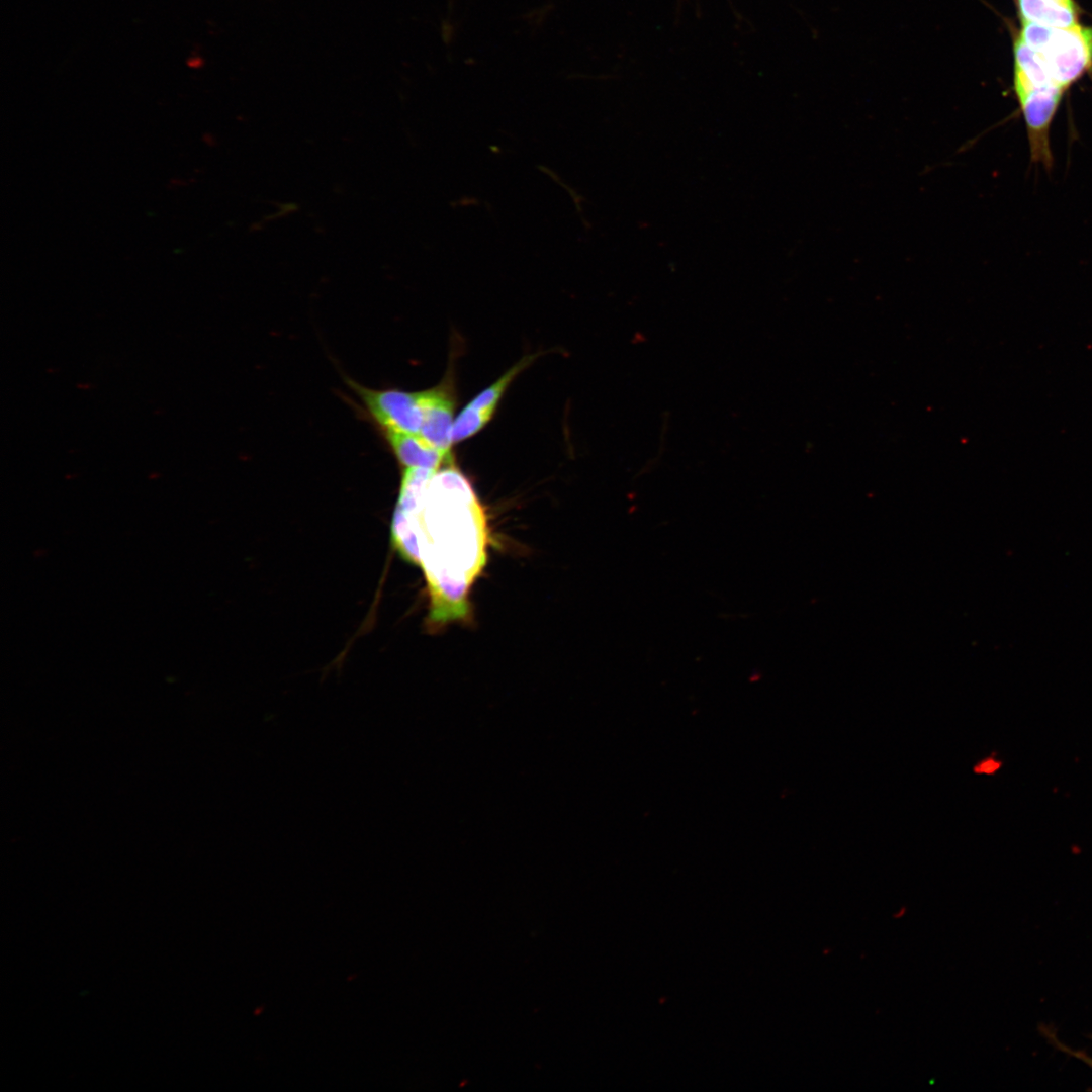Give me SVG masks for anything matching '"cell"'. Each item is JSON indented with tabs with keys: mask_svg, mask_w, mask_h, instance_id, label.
I'll use <instances>...</instances> for the list:
<instances>
[{
	"mask_svg": "<svg viewBox=\"0 0 1092 1092\" xmlns=\"http://www.w3.org/2000/svg\"><path fill=\"white\" fill-rule=\"evenodd\" d=\"M493 413L466 406L453 425V443L469 438L480 431L492 418Z\"/></svg>",
	"mask_w": 1092,
	"mask_h": 1092,
	"instance_id": "cell-9",
	"label": "cell"
},
{
	"mask_svg": "<svg viewBox=\"0 0 1092 1092\" xmlns=\"http://www.w3.org/2000/svg\"><path fill=\"white\" fill-rule=\"evenodd\" d=\"M533 361V357H525L509 371H507L499 379L486 389L481 391L476 397H474L467 405L479 411L490 412L494 414L495 407L498 404L506 389L513 381V379Z\"/></svg>",
	"mask_w": 1092,
	"mask_h": 1092,
	"instance_id": "cell-8",
	"label": "cell"
},
{
	"mask_svg": "<svg viewBox=\"0 0 1092 1092\" xmlns=\"http://www.w3.org/2000/svg\"><path fill=\"white\" fill-rule=\"evenodd\" d=\"M349 383L383 431L419 435L423 422L421 391L379 390L362 386L352 380H349Z\"/></svg>",
	"mask_w": 1092,
	"mask_h": 1092,
	"instance_id": "cell-4",
	"label": "cell"
},
{
	"mask_svg": "<svg viewBox=\"0 0 1092 1092\" xmlns=\"http://www.w3.org/2000/svg\"><path fill=\"white\" fill-rule=\"evenodd\" d=\"M423 422L419 435L430 445L451 455L454 399L444 385L421 391Z\"/></svg>",
	"mask_w": 1092,
	"mask_h": 1092,
	"instance_id": "cell-5",
	"label": "cell"
},
{
	"mask_svg": "<svg viewBox=\"0 0 1092 1092\" xmlns=\"http://www.w3.org/2000/svg\"><path fill=\"white\" fill-rule=\"evenodd\" d=\"M1015 34L1039 56L1052 78L1066 91L1092 69V26L1056 28L1021 22Z\"/></svg>",
	"mask_w": 1092,
	"mask_h": 1092,
	"instance_id": "cell-2",
	"label": "cell"
},
{
	"mask_svg": "<svg viewBox=\"0 0 1092 1092\" xmlns=\"http://www.w3.org/2000/svg\"><path fill=\"white\" fill-rule=\"evenodd\" d=\"M385 439L403 468H428L439 470L452 462L447 455L430 445L420 435L397 431H384Z\"/></svg>",
	"mask_w": 1092,
	"mask_h": 1092,
	"instance_id": "cell-6",
	"label": "cell"
},
{
	"mask_svg": "<svg viewBox=\"0 0 1092 1092\" xmlns=\"http://www.w3.org/2000/svg\"><path fill=\"white\" fill-rule=\"evenodd\" d=\"M996 768V763L992 760L985 761L975 767L977 772H991Z\"/></svg>",
	"mask_w": 1092,
	"mask_h": 1092,
	"instance_id": "cell-11",
	"label": "cell"
},
{
	"mask_svg": "<svg viewBox=\"0 0 1092 1092\" xmlns=\"http://www.w3.org/2000/svg\"><path fill=\"white\" fill-rule=\"evenodd\" d=\"M435 625L466 619L469 593L487 561L485 511L466 476L445 465L431 479L415 526Z\"/></svg>",
	"mask_w": 1092,
	"mask_h": 1092,
	"instance_id": "cell-1",
	"label": "cell"
},
{
	"mask_svg": "<svg viewBox=\"0 0 1092 1092\" xmlns=\"http://www.w3.org/2000/svg\"><path fill=\"white\" fill-rule=\"evenodd\" d=\"M437 471L428 468H403L399 495L392 517L391 541L400 556L415 565L419 564V549L414 529L431 479Z\"/></svg>",
	"mask_w": 1092,
	"mask_h": 1092,
	"instance_id": "cell-3",
	"label": "cell"
},
{
	"mask_svg": "<svg viewBox=\"0 0 1092 1092\" xmlns=\"http://www.w3.org/2000/svg\"><path fill=\"white\" fill-rule=\"evenodd\" d=\"M1014 3L1020 22L1056 28L1080 24V9L1075 0H1014Z\"/></svg>",
	"mask_w": 1092,
	"mask_h": 1092,
	"instance_id": "cell-7",
	"label": "cell"
},
{
	"mask_svg": "<svg viewBox=\"0 0 1092 1092\" xmlns=\"http://www.w3.org/2000/svg\"><path fill=\"white\" fill-rule=\"evenodd\" d=\"M1053 1041L1057 1043L1059 1049H1061V1050L1069 1053L1070 1055L1078 1058L1079 1060L1083 1061L1084 1063H1086L1088 1066H1090L1092 1068V1058L1091 1057H1089L1088 1055H1086L1083 1052L1071 1050V1049L1063 1045L1061 1042H1059L1056 1039L1053 1040Z\"/></svg>",
	"mask_w": 1092,
	"mask_h": 1092,
	"instance_id": "cell-10",
	"label": "cell"
}]
</instances>
